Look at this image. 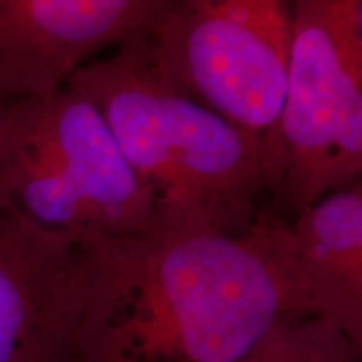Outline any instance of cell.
<instances>
[{"instance_id": "3", "label": "cell", "mask_w": 362, "mask_h": 362, "mask_svg": "<svg viewBox=\"0 0 362 362\" xmlns=\"http://www.w3.org/2000/svg\"><path fill=\"white\" fill-rule=\"evenodd\" d=\"M0 194L37 225L72 237L123 242L160 228L155 194L72 83L0 101Z\"/></svg>"}, {"instance_id": "4", "label": "cell", "mask_w": 362, "mask_h": 362, "mask_svg": "<svg viewBox=\"0 0 362 362\" xmlns=\"http://www.w3.org/2000/svg\"><path fill=\"white\" fill-rule=\"evenodd\" d=\"M362 173V0H292L285 90L265 192L291 221Z\"/></svg>"}, {"instance_id": "2", "label": "cell", "mask_w": 362, "mask_h": 362, "mask_svg": "<svg viewBox=\"0 0 362 362\" xmlns=\"http://www.w3.org/2000/svg\"><path fill=\"white\" fill-rule=\"evenodd\" d=\"M67 83L101 111L156 200L158 230L243 235L262 210L264 138L183 93L156 69L144 34L79 67Z\"/></svg>"}, {"instance_id": "8", "label": "cell", "mask_w": 362, "mask_h": 362, "mask_svg": "<svg viewBox=\"0 0 362 362\" xmlns=\"http://www.w3.org/2000/svg\"><path fill=\"white\" fill-rule=\"evenodd\" d=\"M292 265L312 310L362 349V183L334 189L288 221Z\"/></svg>"}, {"instance_id": "1", "label": "cell", "mask_w": 362, "mask_h": 362, "mask_svg": "<svg viewBox=\"0 0 362 362\" xmlns=\"http://www.w3.org/2000/svg\"><path fill=\"white\" fill-rule=\"evenodd\" d=\"M300 314L315 312L293 270L288 221L270 208L243 235L156 230L112 242L84 362H233Z\"/></svg>"}, {"instance_id": "5", "label": "cell", "mask_w": 362, "mask_h": 362, "mask_svg": "<svg viewBox=\"0 0 362 362\" xmlns=\"http://www.w3.org/2000/svg\"><path fill=\"white\" fill-rule=\"evenodd\" d=\"M292 0H170L144 34L158 71L232 123L270 139L282 110Z\"/></svg>"}, {"instance_id": "7", "label": "cell", "mask_w": 362, "mask_h": 362, "mask_svg": "<svg viewBox=\"0 0 362 362\" xmlns=\"http://www.w3.org/2000/svg\"><path fill=\"white\" fill-rule=\"evenodd\" d=\"M170 0H0V99L42 96L104 49L146 34Z\"/></svg>"}, {"instance_id": "6", "label": "cell", "mask_w": 362, "mask_h": 362, "mask_svg": "<svg viewBox=\"0 0 362 362\" xmlns=\"http://www.w3.org/2000/svg\"><path fill=\"white\" fill-rule=\"evenodd\" d=\"M112 240L51 232L0 194V362H84Z\"/></svg>"}, {"instance_id": "10", "label": "cell", "mask_w": 362, "mask_h": 362, "mask_svg": "<svg viewBox=\"0 0 362 362\" xmlns=\"http://www.w3.org/2000/svg\"><path fill=\"white\" fill-rule=\"evenodd\" d=\"M0 101H2V99H0Z\"/></svg>"}, {"instance_id": "9", "label": "cell", "mask_w": 362, "mask_h": 362, "mask_svg": "<svg viewBox=\"0 0 362 362\" xmlns=\"http://www.w3.org/2000/svg\"><path fill=\"white\" fill-rule=\"evenodd\" d=\"M233 362H362V349L334 320L300 314L279 322Z\"/></svg>"}]
</instances>
